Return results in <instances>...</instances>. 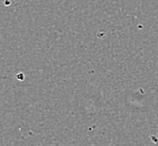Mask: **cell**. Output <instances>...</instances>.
Listing matches in <instances>:
<instances>
[]
</instances>
